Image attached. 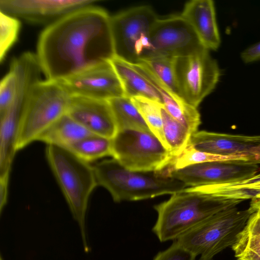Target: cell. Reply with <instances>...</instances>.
Listing matches in <instances>:
<instances>
[{
	"instance_id": "1",
	"label": "cell",
	"mask_w": 260,
	"mask_h": 260,
	"mask_svg": "<svg viewBox=\"0 0 260 260\" xmlns=\"http://www.w3.org/2000/svg\"><path fill=\"white\" fill-rule=\"evenodd\" d=\"M110 18L93 5L47 26L36 53L46 79L60 80L110 61L115 56Z\"/></svg>"
},
{
	"instance_id": "2",
	"label": "cell",
	"mask_w": 260,
	"mask_h": 260,
	"mask_svg": "<svg viewBox=\"0 0 260 260\" xmlns=\"http://www.w3.org/2000/svg\"><path fill=\"white\" fill-rule=\"evenodd\" d=\"M242 201L184 190L154 206L158 216L152 231L161 242L174 241L213 215Z\"/></svg>"
},
{
	"instance_id": "3",
	"label": "cell",
	"mask_w": 260,
	"mask_h": 260,
	"mask_svg": "<svg viewBox=\"0 0 260 260\" xmlns=\"http://www.w3.org/2000/svg\"><path fill=\"white\" fill-rule=\"evenodd\" d=\"M46 157L74 219L79 226L84 251L89 250L86 215L89 197L98 185L93 167L69 149L47 145Z\"/></svg>"
},
{
	"instance_id": "4",
	"label": "cell",
	"mask_w": 260,
	"mask_h": 260,
	"mask_svg": "<svg viewBox=\"0 0 260 260\" xmlns=\"http://www.w3.org/2000/svg\"><path fill=\"white\" fill-rule=\"evenodd\" d=\"M92 167L98 185L108 190L116 203L173 194L187 187L183 182L163 172L128 170L113 158L99 161Z\"/></svg>"
},
{
	"instance_id": "5",
	"label": "cell",
	"mask_w": 260,
	"mask_h": 260,
	"mask_svg": "<svg viewBox=\"0 0 260 260\" xmlns=\"http://www.w3.org/2000/svg\"><path fill=\"white\" fill-rule=\"evenodd\" d=\"M71 95L58 81L40 80L34 86L23 109L15 150L35 141L67 113Z\"/></svg>"
},
{
	"instance_id": "6",
	"label": "cell",
	"mask_w": 260,
	"mask_h": 260,
	"mask_svg": "<svg viewBox=\"0 0 260 260\" xmlns=\"http://www.w3.org/2000/svg\"><path fill=\"white\" fill-rule=\"evenodd\" d=\"M251 212L236 207L213 215L179 237L176 240L199 260H212L225 248L232 246L245 225Z\"/></svg>"
},
{
	"instance_id": "7",
	"label": "cell",
	"mask_w": 260,
	"mask_h": 260,
	"mask_svg": "<svg viewBox=\"0 0 260 260\" xmlns=\"http://www.w3.org/2000/svg\"><path fill=\"white\" fill-rule=\"evenodd\" d=\"M158 17L147 6L133 8L111 16L115 56L132 64L155 54L150 37Z\"/></svg>"
},
{
	"instance_id": "8",
	"label": "cell",
	"mask_w": 260,
	"mask_h": 260,
	"mask_svg": "<svg viewBox=\"0 0 260 260\" xmlns=\"http://www.w3.org/2000/svg\"><path fill=\"white\" fill-rule=\"evenodd\" d=\"M112 140L113 158L133 171L162 172L175 159L151 132L118 131Z\"/></svg>"
},
{
	"instance_id": "9",
	"label": "cell",
	"mask_w": 260,
	"mask_h": 260,
	"mask_svg": "<svg viewBox=\"0 0 260 260\" xmlns=\"http://www.w3.org/2000/svg\"><path fill=\"white\" fill-rule=\"evenodd\" d=\"M175 71L180 96L197 108L215 88L220 75L217 61L206 48L176 58Z\"/></svg>"
},
{
	"instance_id": "10",
	"label": "cell",
	"mask_w": 260,
	"mask_h": 260,
	"mask_svg": "<svg viewBox=\"0 0 260 260\" xmlns=\"http://www.w3.org/2000/svg\"><path fill=\"white\" fill-rule=\"evenodd\" d=\"M258 169L257 165L234 160L197 164L178 170L166 169L164 173L187 186L196 187L239 182L255 175Z\"/></svg>"
},
{
	"instance_id": "11",
	"label": "cell",
	"mask_w": 260,
	"mask_h": 260,
	"mask_svg": "<svg viewBox=\"0 0 260 260\" xmlns=\"http://www.w3.org/2000/svg\"><path fill=\"white\" fill-rule=\"evenodd\" d=\"M150 40L155 54L174 58L190 55L205 48L193 27L181 14L158 18L153 26Z\"/></svg>"
},
{
	"instance_id": "12",
	"label": "cell",
	"mask_w": 260,
	"mask_h": 260,
	"mask_svg": "<svg viewBox=\"0 0 260 260\" xmlns=\"http://www.w3.org/2000/svg\"><path fill=\"white\" fill-rule=\"evenodd\" d=\"M58 81L71 96L105 101L124 96L121 82L110 61Z\"/></svg>"
},
{
	"instance_id": "13",
	"label": "cell",
	"mask_w": 260,
	"mask_h": 260,
	"mask_svg": "<svg viewBox=\"0 0 260 260\" xmlns=\"http://www.w3.org/2000/svg\"><path fill=\"white\" fill-rule=\"evenodd\" d=\"M96 2V0H0V12L29 23L48 26L73 12L94 5Z\"/></svg>"
},
{
	"instance_id": "14",
	"label": "cell",
	"mask_w": 260,
	"mask_h": 260,
	"mask_svg": "<svg viewBox=\"0 0 260 260\" xmlns=\"http://www.w3.org/2000/svg\"><path fill=\"white\" fill-rule=\"evenodd\" d=\"M189 145L209 153L242 158L246 163L260 164V135L245 136L197 131Z\"/></svg>"
},
{
	"instance_id": "15",
	"label": "cell",
	"mask_w": 260,
	"mask_h": 260,
	"mask_svg": "<svg viewBox=\"0 0 260 260\" xmlns=\"http://www.w3.org/2000/svg\"><path fill=\"white\" fill-rule=\"evenodd\" d=\"M67 113L94 135L113 139L117 132L108 101L71 96Z\"/></svg>"
},
{
	"instance_id": "16",
	"label": "cell",
	"mask_w": 260,
	"mask_h": 260,
	"mask_svg": "<svg viewBox=\"0 0 260 260\" xmlns=\"http://www.w3.org/2000/svg\"><path fill=\"white\" fill-rule=\"evenodd\" d=\"M181 15L193 27L205 48L209 50H216L218 48L220 38L213 1L193 0L188 2Z\"/></svg>"
},
{
	"instance_id": "17",
	"label": "cell",
	"mask_w": 260,
	"mask_h": 260,
	"mask_svg": "<svg viewBox=\"0 0 260 260\" xmlns=\"http://www.w3.org/2000/svg\"><path fill=\"white\" fill-rule=\"evenodd\" d=\"M132 65L158 90L162 100V105L168 113L187 128L192 134L197 132L201 122L198 109L169 90L144 65L141 63Z\"/></svg>"
},
{
	"instance_id": "18",
	"label": "cell",
	"mask_w": 260,
	"mask_h": 260,
	"mask_svg": "<svg viewBox=\"0 0 260 260\" xmlns=\"http://www.w3.org/2000/svg\"><path fill=\"white\" fill-rule=\"evenodd\" d=\"M110 61L121 82L124 96H142L163 104L158 90L132 64L115 56Z\"/></svg>"
},
{
	"instance_id": "19",
	"label": "cell",
	"mask_w": 260,
	"mask_h": 260,
	"mask_svg": "<svg viewBox=\"0 0 260 260\" xmlns=\"http://www.w3.org/2000/svg\"><path fill=\"white\" fill-rule=\"evenodd\" d=\"M184 190L242 201L260 199V173L237 182L189 187Z\"/></svg>"
},
{
	"instance_id": "20",
	"label": "cell",
	"mask_w": 260,
	"mask_h": 260,
	"mask_svg": "<svg viewBox=\"0 0 260 260\" xmlns=\"http://www.w3.org/2000/svg\"><path fill=\"white\" fill-rule=\"evenodd\" d=\"M92 135L93 134L66 113L47 129L38 141L47 145L68 148Z\"/></svg>"
},
{
	"instance_id": "21",
	"label": "cell",
	"mask_w": 260,
	"mask_h": 260,
	"mask_svg": "<svg viewBox=\"0 0 260 260\" xmlns=\"http://www.w3.org/2000/svg\"><path fill=\"white\" fill-rule=\"evenodd\" d=\"M231 248L237 260H260V209L250 215Z\"/></svg>"
},
{
	"instance_id": "22",
	"label": "cell",
	"mask_w": 260,
	"mask_h": 260,
	"mask_svg": "<svg viewBox=\"0 0 260 260\" xmlns=\"http://www.w3.org/2000/svg\"><path fill=\"white\" fill-rule=\"evenodd\" d=\"M108 101L114 116L117 132L126 129L151 132L131 99L124 96Z\"/></svg>"
},
{
	"instance_id": "23",
	"label": "cell",
	"mask_w": 260,
	"mask_h": 260,
	"mask_svg": "<svg viewBox=\"0 0 260 260\" xmlns=\"http://www.w3.org/2000/svg\"><path fill=\"white\" fill-rule=\"evenodd\" d=\"M161 112L163 131L168 150L175 158L189 145L192 134L187 128L173 118L162 105Z\"/></svg>"
},
{
	"instance_id": "24",
	"label": "cell",
	"mask_w": 260,
	"mask_h": 260,
	"mask_svg": "<svg viewBox=\"0 0 260 260\" xmlns=\"http://www.w3.org/2000/svg\"><path fill=\"white\" fill-rule=\"evenodd\" d=\"M66 148L89 163L106 156H112V140L93 134Z\"/></svg>"
},
{
	"instance_id": "25",
	"label": "cell",
	"mask_w": 260,
	"mask_h": 260,
	"mask_svg": "<svg viewBox=\"0 0 260 260\" xmlns=\"http://www.w3.org/2000/svg\"><path fill=\"white\" fill-rule=\"evenodd\" d=\"M175 59L155 54L139 63L146 67L169 90L180 96L175 71Z\"/></svg>"
},
{
	"instance_id": "26",
	"label": "cell",
	"mask_w": 260,
	"mask_h": 260,
	"mask_svg": "<svg viewBox=\"0 0 260 260\" xmlns=\"http://www.w3.org/2000/svg\"><path fill=\"white\" fill-rule=\"evenodd\" d=\"M131 99L151 132L168 150L163 131L161 112L162 104L142 96L134 97Z\"/></svg>"
},
{
	"instance_id": "27",
	"label": "cell",
	"mask_w": 260,
	"mask_h": 260,
	"mask_svg": "<svg viewBox=\"0 0 260 260\" xmlns=\"http://www.w3.org/2000/svg\"><path fill=\"white\" fill-rule=\"evenodd\" d=\"M244 160L242 158L234 156L214 154L198 150L189 145L173 160L170 170H178L194 164L226 160Z\"/></svg>"
},
{
	"instance_id": "28",
	"label": "cell",
	"mask_w": 260,
	"mask_h": 260,
	"mask_svg": "<svg viewBox=\"0 0 260 260\" xmlns=\"http://www.w3.org/2000/svg\"><path fill=\"white\" fill-rule=\"evenodd\" d=\"M20 19L0 12V61L16 42L20 30Z\"/></svg>"
},
{
	"instance_id": "29",
	"label": "cell",
	"mask_w": 260,
	"mask_h": 260,
	"mask_svg": "<svg viewBox=\"0 0 260 260\" xmlns=\"http://www.w3.org/2000/svg\"><path fill=\"white\" fill-rule=\"evenodd\" d=\"M16 76L10 68L0 83V116L3 115L11 106L16 90Z\"/></svg>"
},
{
	"instance_id": "30",
	"label": "cell",
	"mask_w": 260,
	"mask_h": 260,
	"mask_svg": "<svg viewBox=\"0 0 260 260\" xmlns=\"http://www.w3.org/2000/svg\"><path fill=\"white\" fill-rule=\"evenodd\" d=\"M196 257L174 240L169 248L158 252L153 260H196Z\"/></svg>"
},
{
	"instance_id": "31",
	"label": "cell",
	"mask_w": 260,
	"mask_h": 260,
	"mask_svg": "<svg viewBox=\"0 0 260 260\" xmlns=\"http://www.w3.org/2000/svg\"><path fill=\"white\" fill-rule=\"evenodd\" d=\"M241 58L246 63L260 60V42L243 51Z\"/></svg>"
},
{
	"instance_id": "32",
	"label": "cell",
	"mask_w": 260,
	"mask_h": 260,
	"mask_svg": "<svg viewBox=\"0 0 260 260\" xmlns=\"http://www.w3.org/2000/svg\"><path fill=\"white\" fill-rule=\"evenodd\" d=\"M9 174L0 175V212L7 203Z\"/></svg>"
},
{
	"instance_id": "33",
	"label": "cell",
	"mask_w": 260,
	"mask_h": 260,
	"mask_svg": "<svg viewBox=\"0 0 260 260\" xmlns=\"http://www.w3.org/2000/svg\"><path fill=\"white\" fill-rule=\"evenodd\" d=\"M260 209V199L251 200L250 204L249 210L252 213L257 209Z\"/></svg>"
},
{
	"instance_id": "34",
	"label": "cell",
	"mask_w": 260,
	"mask_h": 260,
	"mask_svg": "<svg viewBox=\"0 0 260 260\" xmlns=\"http://www.w3.org/2000/svg\"><path fill=\"white\" fill-rule=\"evenodd\" d=\"M1 260H3V258H2V257H1Z\"/></svg>"
}]
</instances>
